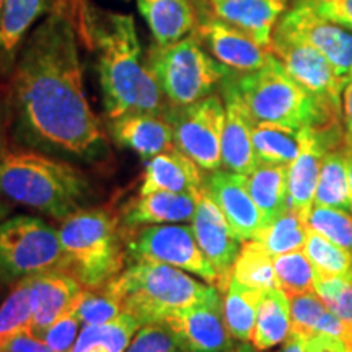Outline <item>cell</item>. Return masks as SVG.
<instances>
[{"label": "cell", "instance_id": "ee69618b", "mask_svg": "<svg viewBox=\"0 0 352 352\" xmlns=\"http://www.w3.org/2000/svg\"><path fill=\"white\" fill-rule=\"evenodd\" d=\"M7 352H57L44 342L41 338L33 336V334H21L2 347Z\"/></svg>", "mask_w": 352, "mask_h": 352}, {"label": "cell", "instance_id": "d590c367", "mask_svg": "<svg viewBox=\"0 0 352 352\" xmlns=\"http://www.w3.org/2000/svg\"><path fill=\"white\" fill-rule=\"evenodd\" d=\"M305 223L310 230L352 253V212L349 210L314 206Z\"/></svg>", "mask_w": 352, "mask_h": 352}, {"label": "cell", "instance_id": "f907efd6", "mask_svg": "<svg viewBox=\"0 0 352 352\" xmlns=\"http://www.w3.org/2000/svg\"><path fill=\"white\" fill-rule=\"evenodd\" d=\"M2 3H3V0H0V7H2Z\"/></svg>", "mask_w": 352, "mask_h": 352}, {"label": "cell", "instance_id": "d4e9b609", "mask_svg": "<svg viewBox=\"0 0 352 352\" xmlns=\"http://www.w3.org/2000/svg\"><path fill=\"white\" fill-rule=\"evenodd\" d=\"M157 46L182 41L196 30V8L191 0H138Z\"/></svg>", "mask_w": 352, "mask_h": 352}, {"label": "cell", "instance_id": "5b68a950", "mask_svg": "<svg viewBox=\"0 0 352 352\" xmlns=\"http://www.w3.org/2000/svg\"><path fill=\"white\" fill-rule=\"evenodd\" d=\"M236 87L256 122L303 129L340 124L341 111L329 108L289 76L271 54L261 69L235 72Z\"/></svg>", "mask_w": 352, "mask_h": 352}, {"label": "cell", "instance_id": "d6a6232c", "mask_svg": "<svg viewBox=\"0 0 352 352\" xmlns=\"http://www.w3.org/2000/svg\"><path fill=\"white\" fill-rule=\"evenodd\" d=\"M303 253L314 264L316 274L324 277H341L352 283V253L333 243L323 235L308 228Z\"/></svg>", "mask_w": 352, "mask_h": 352}, {"label": "cell", "instance_id": "7a4b0ae2", "mask_svg": "<svg viewBox=\"0 0 352 352\" xmlns=\"http://www.w3.org/2000/svg\"><path fill=\"white\" fill-rule=\"evenodd\" d=\"M82 43L96 52L108 120L127 113H168L170 104L147 64L135 30L124 13L104 12L90 0H76Z\"/></svg>", "mask_w": 352, "mask_h": 352}, {"label": "cell", "instance_id": "f1b7e54d", "mask_svg": "<svg viewBox=\"0 0 352 352\" xmlns=\"http://www.w3.org/2000/svg\"><path fill=\"white\" fill-rule=\"evenodd\" d=\"M263 292L264 290L241 285L235 279H230L227 289L223 290V318L233 340L252 341Z\"/></svg>", "mask_w": 352, "mask_h": 352}, {"label": "cell", "instance_id": "74e56055", "mask_svg": "<svg viewBox=\"0 0 352 352\" xmlns=\"http://www.w3.org/2000/svg\"><path fill=\"white\" fill-rule=\"evenodd\" d=\"M315 292L334 315L352 323V283L341 277L316 274Z\"/></svg>", "mask_w": 352, "mask_h": 352}, {"label": "cell", "instance_id": "ab89813d", "mask_svg": "<svg viewBox=\"0 0 352 352\" xmlns=\"http://www.w3.org/2000/svg\"><path fill=\"white\" fill-rule=\"evenodd\" d=\"M126 352H189L162 323H148L132 338Z\"/></svg>", "mask_w": 352, "mask_h": 352}, {"label": "cell", "instance_id": "bcb514c9", "mask_svg": "<svg viewBox=\"0 0 352 352\" xmlns=\"http://www.w3.org/2000/svg\"><path fill=\"white\" fill-rule=\"evenodd\" d=\"M342 113H344L347 140L352 142V76L347 78L344 91H342Z\"/></svg>", "mask_w": 352, "mask_h": 352}, {"label": "cell", "instance_id": "ba28073f", "mask_svg": "<svg viewBox=\"0 0 352 352\" xmlns=\"http://www.w3.org/2000/svg\"><path fill=\"white\" fill-rule=\"evenodd\" d=\"M54 270H69L59 230L33 215L0 222V283L15 284Z\"/></svg>", "mask_w": 352, "mask_h": 352}, {"label": "cell", "instance_id": "b9f144b4", "mask_svg": "<svg viewBox=\"0 0 352 352\" xmlns=\"http://www.w3.org/2000/svg\"><path fill=\"white\" fill-rule=\"evenodd\" d=\"M277 352H352L338 338L324 333L294 334L290 333L284 346Z\"/></svg>", "mask_w": 352, "mask_h": 352}, {"label": "cell", "instance_id": "5bb4252c", "mask_svg": "<svg viewBox=\"0 0 352 352\" xmlns=\"http://www.w3.org/2000/svg\"><path fill=\"white\" fill-rule=\"evenodd\" d=\"M158 323L165 324L189 352H228L233 347L220 292L196 305L170 311Z\"/></svg>", "mask_w": 352, "mask_h": 352}, {"label": "cell", "instance_id": "681fc988", "mask_svg": "<svg viewBox=\"0 0 352 352\" xmlns=\"http://www.w3.org/2000/svg\"><path fill=\"white\" fill-rule=\"evenodd\" d=\"M10 210H12V206L0 199V222H2V220H6L8 215H10Z\"/></svg>", "mask_w": 352, "mask_h": 352}, {"label": "cell", "instance_id": "9a60e30c", "mask_svg": "<svg viewBox=\"0 0 352 352\" xmlns=\"http://www.w3.org/2000/svg\"><path fill=\"white\" fill-rule=\"evenodd\" d=\"M191 227L201 252L217 272L219 290L223 292L232 279L233 264L240 253L241 241L236 239L226 215L206 188L196 199V212Z\"/></svg>", "mask_w": 352, "mask_h": 352}, {"label": "cell", "instance_id": "4316f807", "mask_svg": "<svg viewBox=\"0 0 352 352\" xmlns=\"http://www.w3.org/2000/svg\"><path fill=\"white\" fill-rule=\"evenodd\" d=\"M310 129L256 122L253 127V148L258 164L289 166L302 152Z\"/></svg>", "mask_w": 352, "mask_h": 352}, {"label": "cell", "instance_id": "83f0119b", "mask_svg": "<svg viewBox=\"0 0 352 352\" xmlns=\"http://www.w3.org/2000/svg\"><path fill=\"white\" fill-rule=\"evenodd\" d=\"M290 334V302L280 289L264 290L258 307L252 344L256 351H270L284 344Z\"/></svg>", "mask_w": 352, "mask_h": 352}, {"label": "cell", "instance_id": "8fae6325", "mask_svg": "<svg viewBox=\"0 0 352 352\" xmlns=\"http://www.w3.org/2000/svg\"><path fill=\"white\" fill-rule=\"evenodd\" d=\"M271 52L298 85L329 108L341 111L342 91L347 80L316 47L277 25L272 33Z\"/></svg>", "mask_w": 352, "mask_h": 352}, {"label": "cell", "instance_id": "60d3db41", "mask_svg": "<svg viewBox=\"0 0 352 352\" xmlns=\"http://www.w3.org/2000/svg\"><path fill=\"white\" fill-rule=\"evenodd\" d=\"M82 327L83 324L77 315V308H74L64 316H60L52 327L47 328L41 340L57 352H72Z\"/></svg>", "mask_w": 352, "mask_h": 352}, {"label": "cell", "instance_id": "4dcf8cb0", "mask_svg": "<svg viewBox=\"0 0 352 352\" xmlns=\"http://www.w3.org/2000/svg\"><path fill=\"white\" fill-rule=\"evenodd\" d=\"M315 206L344 209L351 212L349 173L344 147L329 151L323 157L316 184Z\"/></svg>", "mask_w": 352, "mask_h": 352}, {"label": "cell", "instance_id": "f6af8a7d", "mask_svg": "<svg viewBox=\"0 0 352 352\" xmlns=\"http://www.w3.org/2000/svg\"><path fill=\"white\" fill-rule=\"evenodd\" d=\"M8 109H7V96L6 87L0 83V157L8 152Z\"/></svg>", "mask_w": 352, "mask_h": 352}, {"label": "cell", "instance_id": "8992f818", "mask_svg": "<svg viewBox=\"0 0 352 352\" xmlns=\"http://www.w3.org/2000/svg\"><path fill=\"white\" fill-rule=\"evenodd\" d=\"M59 235L69 271L85 289L103 287L124 267V227L111 210L80 209L63 220Z\"/></svg>", "mask_w": 352, "mask_h": 352}, {"label": "cell", "instance_id": "c3c4849f", "mask_svg": "<svg viewBox=\"0 0 352 352\" xmlns=\"http://www.w3.org/2000/svg\"><path fill=\"white\" fill-rule=\"evenodd\" d=\"M228 352H258V351L254 349L253 344H250V342H241V344L232 347Z\"/></svg>", "mask_w": 352, "mask_h": 352}, {"label": "cell", "instance_id": "8d00e7d4", "mask_svg": "<svg viewBox=\"0 0 352 352\" xmlns=\"http://www.w3.org/2000/svg\"><path fill=\"white\" fill-rule=\"evenodd\" d=\"M121 314H124L121 302L104 285L100 289H87L77 307V315L83 327L108 323Z\"/></svg>", "mask_w": 352, "mask_h": 352}, {"label": "cell", "instance_id": "7dc6e473", "mask_svg": "<svg viewBox=\"0 0 352 352\" xmlns=\"http://www.w3.org/2000/svg\"><path fill=\"white\" fill-rule=\"evenodd\" d=\"M344 152L347 160V173H349V191H351V212H352V142L346 140L344 142Z\"/></svg>", "mask_w": 352, "mask_h": 352}, {"label": "cell", "instance_id": "277c9868", "mask_svg": "<svg viewBox=\"0 0 352 352\" xmlns=\"http://www.w3.org/2000/svg\"><path fill=\"white\" fill-rule=\"evenodd\" d=\"M104 287L140 327L158 323L170 311L196 305L220 292L215 285L199 283L186 271L155 261H134Z\"/></svg>", "mask_w": 352, "mask_h": 352}, {"label": "cell", "instance_id": "1f68e13d", "mask_svg": "<svg viewBox=\"0 0 352 352\" xmlns=\"http://www.w3.org/2000/svg\"><path fill=\"white\" fill-rule=\"evenodd\" d=\"M32 279L26 277L12 284V290L0 305V349L21 334L33 331Z\"/></svg>", "mask_w": 352, "mask_h": 352}, {"label": "cell", "instance_id": "484cf974", "mask_svg": "<svg viewBox=\"0 0 352 352\" xmlns=\"http://www.w3.org/2000/svg\"><path fill=\"white\" fill-rule=\"evenodd\" d=\"M289 166L258 164L246 175V188L261 214L263 227L283 215L289 209Z\"/></svg>", "mask_w": 352, "mask_h": 352}, {"label": "cell", "instance_id": "f546056e", "mask_svg": "<svg viewBox=\"0 0 352 352\" xmlns=\"http://www.w3.org/2000/svg\"><path fill=\"white\" fill-rule=\"evenodd\" d=\"M232 279L250 289H279L274 270V256L258 240L243 241L233 264Z\"/></svg>", "mask_w": 352, "mask_h": 352}, {"label": "cell", "instance_id": "7402d4cb", "mask_svg": "<svg viewBox=\"0 0 352 352\" xmlns=\"http://www.w3.org/2000/svg\"><path fill=\"white\" fill-rule=\"evenodd\" d=\"M219 19L250 34L271 50L272 33L287 8V0H206Z\"/></svg>", "mask_w": 352, "mask_h": 352}, {"label": "cell", "instance_id": "2e32d148", "mask_svg": "<svg viewBox=\"0 0 352 352\" xmlns=\"http://www.w3.org/2000/svg\"><path fill=\"white\" fill-rule=\"evenodd\" d=\"M341 140L340 124L328 127H311L302 152L289 165V209L303 222L315 206V192L323 157L338 148Z\"/></svg>", "mask_w": 352, "mask_h": 352}, {"label": "cell", "instance_id": "ffe728a7", "mask_svg": "<svg viewBox=\"0 0 352 352\" xmlns=\"http://www.w3.org/2000/svg\"><path fill=\"white\" fill-rule=\"evenodd\" d=\"M114 142L129 148L145 160L175 147L173 129L164 114L127 113L109 120Z\"/></svg>", "mask_w": 352, "mask_h": 352}, {"label": "cell", "instance_id": "52a82bcc", "mask_svg": "<svg viewBox=\"0 0 352 352\" xmlns=\"http://www.w3.org/2000/svg\"><path fill=\"white\" fill-rule=\"evenodd\" d=\"M147 64L170 107H188L212 95L232 72L206 51L195 33L170 46L153 44Z\"/></svg>", "mask_w": 352, "mask_h": 352}, {"label": "cell", "instance_id": "30bf717a", "mask_svg": "<svg viewBox=\"0 0 352 352\" xmlns=\"http://www.w3.org/2000/svg\"><path fill=\"white\" fill-rule=\"evenodd\" d=\"M132 261H155L178 267L202 277L219 289V276L197 245L195 230L189 226L165 223L134 230L126 243Z\"/></svg>", "mask_w": 352, "mask_h": 352}, {"label": "cell", "instance_id": "ac0fdd59", "mask_svg": "<svg viewBox=\"0 0 352 352\" xmlns=\"http://www.w3.org/2000/svg\"><path fill=\"white\" fill-rule=\"evenodd\" d=\"M204 188L215 201L228 226L241 243L253 240L261 230L263 220L248 188L246 175L230 170H215L204 179Z\"/></svg>", "mask_w": 352, "mask_h": 352}, {"label": "cell", "instance_id": "7bdbcfd3", "mask_svg": "<svg viewBox=\"0 0 352 352\" xmlns=\"http://www.w3.org/2000/svg\"><path fill=\"white\" fill-rule=\"evenodd\" d=\"M316 12L327 19L352 28V0H308Z\"/></svg>", "mask_w": 352, "mask_h": 352}, {"label": "cell", "instance_id": "4fadbf2b", "mask_svg": "<svg viewBox=\"0 0 352 352\" xmlns=\"http://www.w3.org/2000/svg\"><path fill=\"white\" fill-rule=\"evenodd\" d=\"M279 26L316 47L346 80L352 76V28L327 19L308 0H298L279 20Z\"/></svg>", "mask_w": 352, "mask_h": 352}, {"label": "cell", "instance_id": "f35d334b", "mask_svg": "<svg viewBox=\"0 0 352 352\" xmlns=\"http://www.w3.org/2000/svg\"><path fill=\"white\" fill-rule=\"evenodd\" d=\"M290 302V333L314 334L321 315L328 310L316 292L298 294L289 297Z\"/></svg>", "mask_w": 352, "mask_h": 352}, {"label": "cell", "instance_id": "e575fe53", "mask_svg": "<svg viewBox=\"0 0 352 352\" xmlns=\"http://www.w3.org/2000/svg\"><path fill=\"white\" fill-rule=\"evenodd\" d=\"M274 270L279 289L287 297L315 292L316 271L303 250L274 256Z\"/></svg>", "mask_w": 352, "mask_h": 352}, {"label": "cell", "instance_id": "d6986e66", "mask_svg": "<svg viewBox=\"0 0 352 352\" xmlns=\"http://www.w3.org/2000/svg\"><path fill=\"white\" fill-rule=\"evenodd\" d=\"M85 287L69 270H54L32 279L33 336L41 338L60 316L80 303Z\"/></svg>", "mask_w": 352, "mask_h": 352}, {"label": "cell", "instance_id": "603a6c76", "mask_svg": "<svg viewBox=\"0 0 352 352\" xmlns=\"http://www.w3.org/2000/svg\"><path fill=\"white\" fill-rule=\"evenodd\" d=\"M51 7L52 0H3L0 7V77H8L32 26Z\"/></svg>", "mask_w": 352, "mask_h": 352}, {"label": "cell", "instance_id": "e0dca14e", "mask_svg": "<svg viewBox=\"0 0 352 352\" xmlns=\"http://www.w3.org/2000/svg\"><path fill=\"white\" fill-rule=\"evenodd\" d=\"M226 104V122L222 132V166L233 173L248 175L256 168L258 160L253 148V127L256 121L246 108L236 87L235 72L228 74L220 83Z\"/></svg>", "mask_w": 352, "mask_h": 352}, {"label": "cell", "instance_id": "44dd1931", "mask_svg": "<svg viewBox=\"0 0 352 352\" xmlns=\"http://www.w3.org/2000/svg\"><path fill=\"white\" fill-rule=\"evenodd\" d=\"M204 179L199 165L179 148L173 147L148 158L139 195L168 191L197 197L204 189Z\"/></svg>", "mask_w": 352, "mask_h": 352}, {"label": "cell", "instance_id": "6da1fadb", "mask_svg": "<svg viewBox=\"0 0 352 352\" xmlns=\"http://www.w3.org/2000/svg\"><path fill=\"white\" fill-rule=\"evenodd\" d=\"M76 0H52L26 38L6 87L8 127L26 148L95 164L109 144L83 87Z\"/></svg>", "mask_w": 352, "mask_h": 352}, {"label": "cell", "instance_id": "836d02e7", "mask_svg": "<svg viewBox=\"0 0 352 352\" xmlns=\"http://www.w3.org/2000/svg\"><path fill=\"white\" fill-rule=\"evenodd\" d=\"M308 227L294 210L287 209L270 226L263 227L253 240L261 241L272 256L303 250Z\"/></svg>", "mask_w": 352, "mask_h": 352}, {"label": "cell", "instance_id": "3957f363", "mask_svg": "<svg viewBox=\"0 0 352 352\" xmlns=\"http://www.w3.org/2000/svg\"><path fill=\"white\" fill-rule=\"evenodd\" d=\"M91 186L77 166L63 158L21 148L0 157V197L63 222L85 209Z\"/></svg>", "mask_w": 352, "mask_h": 352}, {"label": "cell", "instance_id": "7c38bea8", "mask_svg": "<svg viewBox=\"0 0 352 352\" xmlns=\"http://www.w3.org/2000/svg\"><path fill=\"white\" fill-rule=\"evenodd\" d=\"M195 8V34L220 64L233 72L246 74L261 69L267 63L272 54L270 47H264L240 28L219 19L206 0H199Z\"/></svg>", "mask_w": 352, "mask_h": 352}, {"label": "cell", "instance_id": "9c48e42d", "mask_svg": "<svg viewBox=\"0 0 352 352\" xmlns=\"http://www.w3.org/2000/svg\"><path fill=\"white\" fill-rule=\"evenodd\" d=\"M173 129L175 147L195 160L201 170L222 166V132L226 104L219 95H209L188 107H170L165 114Z\"/></svg>", "mask_w": 352, "mask_h": 352}, {"label": "cell", "instance_id": "816d5d0a", "mask_svg": "<svg viewBox=\"0 0 352 352\" xmlns=\"http://www.w3.org/2000/svg\"><path fill=\"white\" fill-rule=\"evenodd\" d=\"M0 352H7V351H2V349H0Z\"/></svg>", "mask_w": 352, "mask_h": 352}, {"label": "cell", "instance_id": "cb8c5ba5", "mask_svg": "<svg viewBox=\"0 0 352 352\" xmlns=\"http://www.w3.org/2000/svg\"><path fill=\"white\" fill-rule=\"evenodd\" d=\"M195 196L168 191H153L139 195L121 214L122 227L138 230L148 226L182 223L192 220L196 212Z\"/></svg>", "mask_w": 352, "mask_h": 352}]
</instances>
